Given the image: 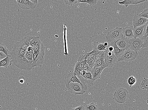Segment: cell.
<instances>
[{"label":"cell","instance_id":"1","mask_svg":"<svg viewBox=\"0 0 148 110\" xmlns=\"http://www.w3.org/2000/svg\"><path fill=\"white\" fill-rule=\"evenodd\" d=\"M25 53L26 51L13 46L12 51H10L9 54L13 64L18 66L25 57Z\"/></svg>","mask_w":148,"mask_h":110},{"label":"cell","instance_id":"2","mask_svg":"<svg viewBox=\"0 0 148 110\" xmlns=\"http://www.w3.org/2000/svg\"><path fill=\"white\" fill-rule=\"evenodd\" d=\"M122 29V28L117 27L107 34L106 38L108 45H112L123 37Z\"/></svg>","mask_w":148,"mask_h":110},{"label":"cell","instance_id":"3","mask_svg":"<svg viewBox=\"0 0 148 110\" xmlns=\"http://www.w3.org/2000/svg\"><path fill=\"white\" fill-rule=\"evenodd\" d=\"M129 96V92L126 88H118L113 94V99L119 104H123L127 100Z\"/></svg>","mask_w":148,"mask_h":110},{"label":"cell","instance_id":"4","mask_svg":"<svg viewBox=\"0 0 148 110\" xmlns=\"http://www.w3.org/2000/svg\"><path fill=\"white\" fill-rule=\"evenodd\" d=\"M64 82L66 88L68 87L70 82H76L82 85L84 91L86 92L87 90L88 87L87 86L82 83L80 79L77 75H74L73 72H71L66 75L65 78Z\"/></svg>","mask_w":148,"mask_h":110},{"label":"cell","instance_id":"5","mask_svg":"<svg viewBox=\"0 0 148 110\" xmlns=\"http://www.w3.org/2000/svg\"><path fill=\"white\" fill-rule=\"evenodd\" d=\"M104 61L108 67H112L118 62V59L113 52L109 51L106 48L104 55Z\"/></svg>","mask_w":148,"mask_h":110},{"label":"cell","instance_id":"6","mask_svg":"<svg viewBox=\"0 0 148 110\" xmlns=\"http://www.w3.org/2000/svg\"><path fill=\"white\" fill-rule=\"evenodd\" d=\"M66 88L68 91L75 95H84L86 92L84 90L82 85L76 82H70Z\"/></svg>","mask_w":148,"mask_h":110},{"label":"cell","instance_id":"7","mask_svg":"<svg viewBox=\"0 0 148 110\" xmlns=\"http://www.w3.org/2000/svg\"><path fill=\"white\" fill-rule=\"evenodd\" d=\"M138 55V53L135 52L129 49L125 50L121 56L118 58V62L132 61L136 59Z\"/></svg>","mask_w":148,"mask_h":110},{"label":"cell","instance_id":"8","mask_svg":"<svg viewBox=\"0 0 148 110\" xmlns=\"http://www.w3.org/2000/svg\"><path fill=\"white\" fill-rule=\"evenodd\" d=\"M129 40V49L138 52L142 48L143 43L142 39L139 38H133Z\"/></svg>","mask_w":148,"mask_h":110},{"label":"cell","instance_id":"9","mask_svg":"<svg viewBox=\"0 0 148 110\" xmlns=\"http://www.w3.org/2000/svg\"><path fill=\"white\" fill-rule=\"evenodd\" d=\"M34 36H27L24 37L21 40L17 42L13 46L26 51L27 48L30 46V43Z\"/></svg>","mask_w":148,"mask_h":110},{"label":"cell","instance_id":"10","mask_svg":"<svg viewBox=\"0 0 148 110\" xmlns=\"http://www.w3.org/2000/svg\"><path fill=\"white\" fill-rule=\"evenodd\" d=\"M16 1L19 7L24 10L35 8L37 5L31 1V0H16Z\"/></svg>","mask_w":148,"mask_h":110},{"label":"cell","instance_id":"11","mask_svg":"<svg viewBox=\"0 0 148 110\" xmlns=\"http://www.w3.org/2000/svg\"><path fill=\"white\" fill-rule=\"evenodd\" d=\"M148 20V19L142 18L140 16L139 14H137L133 17V26L134 28H136L143 26L146 24Z\"/></svg>","mask_w":148,"mask_h":110},{"label":"cell","instance_id":"12","mask_svg":"<svg viewBox=\"0 0 148 110\" xmlns=\"http://www.w3.org/2000/svg\"><path fill=\"white\" fill-rule=\"evenodd\" d=\"M32 64L27 60L25 56L17 67L20 70L29 71L33 68L32 66Z\"/></svg>","mask_w":148,"mask_h":110},{"label":"cell","instance_id":"13","mask_svg":"<svg viewBox=\"0 0 148 110\" xmlns=\"http://www.w3.org/2000/svg\"><path fill=\"white\" fill-rule=\"evenodd\" d=\"M107 66H103L99 68L93 67L90 72L92 75V80L95 82L101 78V74L104 68L108 67Z\"/></svg>","mask_w":148,"mask_h":110},{"label":"cell","instance_id":"14","mask_svg":"<svg viewBox=\"0 0 148 110\" xmlns=\"http://www.w3.org/2000/svg\"><path fill=\"white\" fill-rule=\"evenodd\" d=\"M33 59L32 66L33 68L42 66L44 62V58L34 53L33 55Z\"/></svg>","mask_w":148,"mask_h":110},{"label":"cell","instance_id":"15","mask_svg":"<svg viewBox=\"0 0 148 110\" xmlns=\"http://www.w3.org/2000/svg\"><path fill=\"white\" fill-rule=\"evenodd\" d=\"M133 26H126L122 29L123 37L125 39L129 40L133 38Z\"/></svg>","mask_w":148,"mask_h":110},{"label":"cell","instance_id":"16","mask_svg":"<svg viewBox=\"0 0 148 110\" xmlns=\"http://www.w3.org/2000/svg\"><path fill=\"white\" fill-rule=\"evenodd\" d=\"M116 44L120 49L125 50L129 49V40L123 37L117 41Z\"/></svg>","mask_w":148,"mask_h":110},{"label":"cell","instance_id":"17","mask_svg":"<svg viewBox=\"0 0 148 110\" xmlns=\"http://www.w3.org/2000/svg\"><path fill=\"white\" fill-rule=\"evenodd\" d=\"M34 53L39 55L44 58L45 54V47L40 41L38 43L34 49Z\"/></svg>","mask_w":148,"mask_h":110},{"label":"cell","instance_id":"18","mask_svg":"<svg viewBox=\"0 0 148 110\" xmlns=\"http://www.w3.org/2000/svg\"><path fill=\"white\" fill-rule=\"evenodd\" d=\"M145 25L139 27L133 28V38H142L143 35V30Z\"/></svg>","mask_w":148,"mask_h":110},{"label":"cell","instance_id":"19","mask_svg":"<svg viewBox=\"0 0 148 110\" xmlns=\"http://www.w3.org/2000/svg\"><path fill=\"white\" fill-rule=\"evenodd\" d=\"M12 60L10 54L5 59L0 61V67L8 68L12 64Z\"/></svg>","mask_w":148,"mask_h":110},{"label":"cell","instance_id":"20","mask_svg":"<svg viewBox=\"0 0 148 110\" xmlns=\"http://www.w3.org/2000/svg\"><path fill=\"white\" fill-rule=\"evenodd\" d=\"M115 42L113 43L112 45H110L112 46L113 48V53L114 54L115 56L117 58L121 56L122 54L125 50L120 49L118 47L116 44V43Z\"/></svg>","mask_w":148,"mask_h":110},{"label":"cell","instance_id":"21","mask_svg":"<svg viewBox=\"0 0 148 110\" xmlns=\"http://www.w3.org/2000/svg\"><path fill=\"white\" fill-rule=\"evenodd\" d=\"M107 47L105 46L103 43H99L95 41L94 43L92 51H105Z\"/></svg>","mask_w":148,"mask_h":110},{"label":"cell","instance_id":"22","mask_svg":"<svg viewBox=\"0 0 148 110\" xmlns=\"http://www.w3.org/2000/svg\"><path fill=\"white\" fill-rule=\"evenodd\" d=\"M91 55L94 56L96 60L102 59L104 58L105 51H91Z\"/></svg>","mask_w":148,"mask_h":110},{"label":"cell","instance_id":"23","mask_svg":"<svg viewBox=\"0 0 148 110\" xmlns=\"http://www.w3.org/2000/svg\"><path fill=\"white\" fill-rule=\"evenodd\" d=\"M96 60L95 57L91 54L85 61L86 63L88 64L89 67L92 68L94 66Z\"/></svg>","mask_w":148,"mask_h":110},{"label":"cell","instance_id":"24","mask_svg":"<svg viewBox=\"0 0 148 110\" xmlns=\"http://www.w3.org/2000/svg\"><path fill=\"white\" fill-rule=\"evenodd\" d=\"M40 41L39 37L38 36H34L33 39L31 40L30 43V46L34 50L36 44Z\"/></svg>","mask_w":148,"mask_h":110},{"label":"cell","instance_id":"25","mask_svg":"<svg viewBox=\"0 0 148 110\" xmlns=\"http://www.w3.org/2000/svg\"><path fill=\"white\" fill-rule=\"evenodd\" d=\"M105 65L107 66L104 61V58H103L96 60L93 67L99 68Z\"/></svg>","mask_w":148,"mask_h":110},{"label":"cell","instance_id":"26","mask_svg":"<svg viewBox=\"0 0 148 110\" xmlns=\"http://www.w3.org/2000/svg\"><path fill=\"white\" fill-rule=\"evenodd\" d=\"M140 88L142 89H146L148 91V80L146 78L143 79L140 84Z\"/></svg>","mask_w":148,"mask_h":110},{"label":"cell","instance_id":"27","mask_svg":"<svg viewBox=\"0 0 148 110\" xmlns=\"http://www.w3.org/2000/svg\"><path fill=\"white\" fill-rule=\"evenodd\" d=\"M98 0H78V3H87L91 6H94L97 4Z\"/></svg>","mask_w":148,"mask_h":110},{"label":"cell","instance_id":"28","mask_svg":"<svg viewBox=\"0 0 148 110\" xmlns=\"http://www.w3.org/2000/svg\"><path fill=\"white\" fill-rule=\"evenodd\" d=\"M85 109V110H98V107L97 104L94 102H92L86 106Z\"/></svg>","mask_w":148,"mask_h":110},{"label":"cell","instance_id":"29","mask_svg":"<svg viewBox=\"0 0 148 110\" xmlns=\"http://www.w3.org/2000/svg\"><path fill=\"white\" fill-rule=\"evenodd\" d=\"M0 51L4 53L8 56L9 55L10 51L4 44L0 42Z\"/></svg>","mask_w":148,"mask_h":110},{"label":"cell","instance_id":"30","mask_svg":"<svg viewBox=\"0 0 148 110\" xmlns=\"http://www.w3.org/2000/svg\"><path fill=\"white\" fill-rule=\"evenodd\" d=\"M147 1V0H127L128 6L130 5H137Z\"/></svg>","mask_w":148,"mask_h":110},{"label":"cell","instance_id":"31","mask_svg":"<svg viewBox=\"0 0 148 110\" xmlns=\"http://www.w3.org/2000/svg\"><path fill=\"white\" fill-rule=\"evenodd\" d=\"M127 82H128V83L130 87H132L136 83V79L132 75V76L130 77L128 79Z\"/></svg>","mask_w":148,"mask_h":110},{"label":"cell","instance_id":"32","mask_svg":"<svg viewBox=\"0 0 148 110\" xmlns=\"http://www.w3.org/2000/svg\"><path fill=\"white\" fill-rule=\"evenodd\" d=\"M91 54V52L86 53L84 55H81L79 57L78 62H82L86 60L88 56Z\"/></svg>","mask_w":148,"mask_h":110},{"label":"cell","instance_id":"33","mask_svg":"<svg viewBox=\"0 0 148 110\" xmlns=\"http://www.w3.org/2000/svg\"><path fill=\"white\" fill-rule=\"evenodd\" d=\"M139 15L142 18L148 19V8L145 9L142 11L141 12L140 14Z\"/></svg>","mask_w":148,"mask_h":110},{"label":"cell","instance_id":"34","mask_svg":"<svg viewBox=\"0 0 148 110\" xmlns=\"http://www.w3.org/2000/svg\"><path fill=\"white\" fill-rule=\"evenodd\" d=\"M25 57L30 62L32 63L33 61V55L32 53L26 51Z\"/></svg>","mask_w":148,"mask_h":110},{"label":"cell","instance_id":"35","mask_svg":"<svg viewBox=\"0 0 148 110\" xmlns=\"http://www.w3.org/2000/svg\"><path fill=\"white\" fill-rule=\"evenodd\" d=\"M64 4L66 5H74L78 4V0H66L64 1Z\"/></svg>","mask_w":148,"mask_h":110},{"label":"cell","instance_id":"36","mask_svg":"<svg viewBox=\"0 0 148 110\" xmlns=\"http://www.w3.org/2000/svg\"><path fill=\"white\" fill-rule=\"evenodd\" d=\"M143 40V43L142 48H147L148 46V37L143 36L141 38Z\"/></svg>","mask_w":148,"mask_h":110},{"label":"cell","instance_id":"37","mask_svg":"<svg viewBox=\"0 0 148 110\" xmlns=\"http://www.w3.org/2000/svg\"><path fill=\"white\" fill-rule=\"evenodd\" d=\"M84 78L86 80L93 81L92 75L90 72H86Z\"/></svg>","mask_w":148,"mask_h":110},{"label":"cell","instance_id":"38","mask_svg":"<svg viewBox=\"0 0 148 110\" xmlns=\"http://www.w3.org/2000/svg\"><path fill=\"white\" fill-rule=\"evenodd\" d=\"M148 22H147L145 24L143 30V36L145 37H148Z\"/></svg>","mask_w":148,"mask_h":110},{"label":"cell","instance_id":"39","mask_svg":"<svg viewBox=\"0 0 148 110\" xmlns=\"http://www.w3.org/2000/svg\"><path fill=\"white\" fill-rule=\"evenodd\" d=\"M81 70L80 69H78V68H74L73 73L74 75H77V76H79L81 75Z\"/></svg>","mask_w":148,"mask_h":110},{"label":"cell","instance_id":"40","mask_svg":"<svg viewBox=\"0 0 148 110\" xmlns=\"http://www.w3.org/2000/svg\"><path fill=\"white\" fill-rule=\"evenodd\" d=\"M71 110H85V109L84 106L81 105L77 107L72 108Z\"/></svg>","mask_w":148,"mask_h":110},{"label":"cell","instance_id":"41","mask_svg":"<svg viewBox=\"0 0 148 110\" xmlns=\"http://www.w3.org/2000/svg\"><path fill=\"white\" fill-rule=\"evenodd\" d=\"M18 80L20 84H23L25 82V77L21 76L19 77Z\"/></svg>","mask_w":148,"mask_h":110},{"label":"cell","instance_id":"42","mask_svg":"<svg viewBox=\"0 0 148 110\" xmlns=\"http://www.w3.org/2000/svg\"><path fill=\"white\" fill-rule=\"evenodd\" d=\"M7 56L4 53L0 51V61H1L5 59Z\"/></svg>","mask_w":148,"mask_h":110},{"label":"cell","instance_id":"43","mask_svg":"<svg viewBox=\"0 0 148 110\" xmlns=\"http://www.w3.org/2000/svg\"><path fill=\"white\" fill-rule=\"evenodd\" d=\"M28 52L32 53V55L34 53V50L30 46H29L26 50Z\"/></svg>","mask_w":148,"mask_h":110},{"label":"cell","instance_id":"44","mask_svg":"<svg viewBox=\"0 0 148 110\" xmlns=\"http://www.w3.org/2000/svg\"><path fill=\"white\" fill-rule=\"evenodd\" d=\"M86 72L84 70L81 71L80 75H82V76L84 78V76Z\"/></svg>","mask_w":148,"mask_h":110},{"label":"cell","instance_id":"45","mask_svg":"<svg viewBox=\"0 0 148 110\" xmlns=\"http://www.w3.org/2000/svg\"><path fill=\"white\" fill-rule=\"evenodd\" d=\"M104 45L105 46L108 47V44L107 42H106L104 43Z\"/></svg>","mask_w":148,"mask_h":110}]
</instances>
